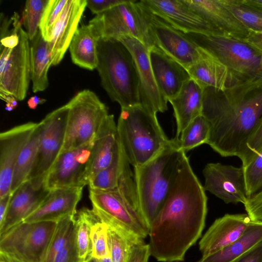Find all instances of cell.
<instances>
[{
	"mask_svg": "<svg viewBox=\"0 0 262 262\" xmlns=\"http://www.w3.org/2000/svg\"><path fill=\"white\" fill-rule=\"evenodd\" d=\"M207 198L185 154L171 191L149 225L151 255L162 262L183 261L205 226Z\"/></svg>",
	"mask_w": 262,
	"mask_h": 262,
	"instance_id": "cell-1",
	"label": "cell"
},
{
	"mask_svg": "<svg viewBox=\"0 0 262 262\" xmlns=\"http://www.w3.org/2000/svg\"><path fill=\"white\" fill-rule=\"evenodd\" d=\"M203 89L202 115L210 125L207 144L223 157L241 159L262 116V83H244L224 92Z\"/></svg>",
	"mask_w": 262,
	"mask_h": 262,
	"instance_id": "cell-2",
	"label": "cell"
},
{
	"mask_svg": "<svg viewBox=\"0 0 262 262\" xmlns=\"http://www.w3.org/2000/svg\"><path fill=\"white\" fill-rule=\"evenodd\" d=\"M185 154L171 139L155 157L134 167L139 209L149 226L167 199Z\"/></svg>",
	"mask_w": 262,
	"mask_h": 262,
	"instance_id": "cell-3",
	"label": "cell"
},
{
	"mask_svg": "<svg viewBox=\"0 0 262 262\" xmlns=\"http://www.w3.org/2000/svg\"><path fill=\"white\" fill-rule=\"evenodd\" d=\"M97 51L96 69L110 99L121 108L140 104L138 70L128 48L116 38H100Z\"/></svg>",
	"mask_w": 262,
	"mask_h": 262,
	"instance_id": "cell-4",
	"label": "cell"
},
{
	"mask_svg": "<svg viewBox=\"0 0 262 262\" xmlns=\"http://www.w3.org/2000/svg\"><path fill=\"white\" fill-rule=\"evenodd\" d=\"M120 147L130 165L142 166L171 142L153 114L141 104L121 108L117 125Z\"/></svg>",
	"mask_w": 262,
	"mask_h": 262,
	"instance_id": "cell-5",
	"label": "cell"
},
{
	"mask_svg": "<svg viewBox=\"0 0 262 262\" xmlns=\"http://www.w3.org/2000/svg\"><path fill=\"white\" fill-rule=\"evenodd\" d=\"M184 33L216 56L241 82L262 83V52L246 42L225 36Z\"/></svg>",
	"mask_w": 262,
	"mask_h": 262,
	"instance_id": "cell-6",
	"label": "cell"
},
{
	"mask_svg": "<svg viewBox=\"0 0 262 262\" xmlns=\"http://www.w3.org/2000/svg\"><path fill=\"white\" fill-rule=\"evenodd\" d=\"M90 199L98 219L132 242L148 235L149 226L139 210L117 189H90Z\"/></svg>",
	"mask_w": 262,
	"mask_h": 262,
	"instance_id": "cell-7",
	"label": "cell"
},
{
	"mask_svg": "<svg viewBox=\"0 0 262 262\" xmlns=\"http://www.w3.org/2000/svg\"><path fill=\"white\" fill-rule=\"evenodd\" d=\"M150 14L139 1H125L89 21L98 39L129 36L148 49L155 46L149 33Z\"/></svg>",
	"mask_w": 262,
	"mask_h": 262,
	"instance_id": "cell-8",
	"label": "cell"
},
{
	"mask_svg": "<svg viewBox=\"0 0 262 262\" xmlns=\"http://www.w3.org/2000/svg\"><path fill=\"white\" fill-rule=\"evenodd\" d=\"M68 116L64 143L61 151L92 142L102 123L109 115L106 106L93 92L84 90L68 103Z\"/></svg>",
	"mask_w": 262,
	"mask_h": 262,
	"instance_id": "cell-9",
	"label": "cell"
},
{
	"mask_svg": "<svg viewBox=\"0 0 262 262\" xmlns=\"http://www.w3.org/2000/svg\"><path fill=\"white\" fill-rule=\"evenodd\" d=\"M55 222H22L0 235V253L20 262H43Z\"/></svg>",
	"mask_w": 262,
	"mask_h": 262,
	"instance_id": "cell-10",
	"label": "cell"
},
{
	"mask_svg": "<svg viewBox=\"0 0 262 262\" xmlns=\"http://www.w3.org/2000/svg\"><path fill=\"white\" fill-rule=\"evenodd\" d=\"M17 32L19 40L15 47L1 46L0 94L11 95L20 101L26 97L31 79L30 41L19 20Z\"/></svg>",
	"mask_w": 262,
	"mask_h": 262,
	"instance_id": "cell-11",
	"label": "cell"
},
{
	"mask_svg": "<svg viewBox=\"0 0 262 262\" xmlns=\"http://www.w3.org/2000/svg\"><path fill=\"white\" fill-rule=\"evenodd\" d=\"M69 106L65 104L48 114L38 123L37 152L28 180L43 181L60 154L64 141Z\"/></svg>",
	"mask_w": 262,
	"mask_h": 262,
	"instance_id": "cell-12",
	"label": "cell"
},
{
	"mask_svg": "<svg viewBox=\"0 0 262 262\" xmlns=\"http://www.w3.org/2000/svg\"><path fill=\"white\" fill-rule=\"evenodd\" d=\"M93 141L72 149L60 151L43 184L52 190L60 188L83 187L91 174Z\"/></svg>",
	"mask_w": 262,
	"mask_h": 262,
	"instance_id": "cell-13",
	"label": "cell"
},
{
	"mask_svg": "<svg viewBox=\"0 0 262 262\" xmlns=\"http://www.w3.org/2000/svg\"><path fill=\"white\" fill-rule=\"evenodd\" d=\"M139 3L151 14L184 33L224 36L181 0H142Z\"/></svg>",
	"mask_w": 262,
	"mask_h": 262,
	"instance_id": "cell-14",
	"label": "cell"
},
{
	"mask_svg": "<svg viewBox=\"0 0 262 262\" xmlns=\"http://www.w3.org/2000/svg\"><path fill=\"white\" fill-rule=\"evenodd\" d=\"M204 188L222 200L225 203H242L248 197L243 167L220 163H210L203 170Z\"/></svg>",
	"mask_w": 262,
	"mask_h": 262,
	"instance_id": "cell-15",
	"label": "cell"
},
{
	"mask_svg": "<svg viewBox=\"0 0 262 262\" xmlns=\"http://www.w3.org/2000/svg\"><path fill=\"white\" fill-rule=\"evenodd\" d=\"M131 52L136 62L139 79L140 104L156 114L167 110V101L160 92L151 69L148 49L136 38L127 35L117 38Z\"/></svg>",
	"mask_w": 262,
	"mask_h": 262,
	"instance_id": "cell-16",
	"label": "cell"
},
{
	"mask_svg": "<svg viewBox=\"0 0 262 262\" xmlns=\"http://www.w3.org/2000/svg\"><path fill=\"white\" fill-rule=\"evenodd\" d=\"M149 13V33L155 46L187 69L198 59L199 47L184 32Z\"/></svg>",
	"mask_w": 262,
	"mask_h": 262,
	"instance_id": "cell-17",
	"label": "cell"
},
{
	"mask_svg": "<svg viewBox=\"0 0 262 262\" xmlns=\"http://www.w3.org/2000/svg\"><path fill=\"white\" fill-rule=\"evenodd\" d=\"M38 123L28 122L0 134V198L10 194L18 158Z\"/></svg>",
	"mask_w": 262,
	"mask_h": 262,
	"instance_id": "cell-18",
	"label": "cell"
},
{
	"mask_svg": "<svg viewBox=\"0 0 262 262\" xmlns=\"http://www.w3.org/2000/svg\"><path fill=\"white\" fill-rule=\"evenodd\" d=\"M51 190L43 181L27 180L12 193L5 217L0 224V235L23 222L42 204Z\"/></svg>",
	"mask_w": 262,
	"mask_h": 262,
	"instance_id": "cell-19",
	"label": "cell"
},
{
	"mask_svg": "<svg viewBox=\"0 0 262 262\" xmlns=\"http://www.w3.org/2000/svg\"><path fill=\"white\" fill-rule=\"evenodd\" d=\"M86 7V0H68L52 31L48 48L52 65L58 64L69 48Z\"/></svg>",
	"mask_w": 262,
	"mask_h": 262,
	"instance_id": "cell-20",
	"label": "cell"
},
{
	"mask_svg": "<svg viewBox=\"0 0 262 262\" xmlns=\"http://www.w3.org/2000/svg\"><path fill=\"white\" fill-rule=\"evenodd\" d=\"M199 50L198 59L187 70L190 78L201 88L224 92L244 83L212 53L200 47Z\"/></svg>",
	"mask_w": 262,
	"mask_h": 262,
	"instance_id": "cell-21",
	"label": "cell"
},
{
	"mask_svg": "<svg viewBox=\"0 0 262 262\" xmlns=\"http://www.w3.org/2000/svg\"><path fill=\"white\" fill-rule=\"evenodd\" d=\"M224 36L245 41L249 30L222 3L221 0H181Z\"/></svg>",
	"mask_w": 262,
	"mask_h": 262,
	"instance_id": "cell-22",
	"label": "cell"
},
{
	"mask_svg": "<svg viewBox=\"0 0 262 262\" xmlns=\"http://www.w3.org/2000/svg\"><path fill=\"white\" fill-rule=\"evenodd\" d=\"M148 55L158 88L168 102L178 94L190 75L184 67L156 46L148 49Z\"/></svg>",
	"mask_w": 262,
	"mask_h": 262,
	"instance_id": "cell-23",
	"label": "cell"
},
{
	"mask_svg": "<svg viewBox=\"0 0 262 262\" xmlns=\"http://www.w3.org/2000/svg\"><path fill=\"white\" fill-rule=\"evenodd\" d=\"M251 221L247 214H226L215 220L200 241L202 256L217 252L235 242Z\"/></svg>",
	"mask_w": 262,
	"mask_h": 262,
	"instance_id": "cell-24",
	"label": "cell"
},
{
	"mask_svg": "<svg viewBox=\"0 0 262 262\" xmlns=\"http://www.w3.org/2000/svg\"><path fill=\"white\" fill-rule=\"evenodd\" d=\"M82 187L60 188L50 191L40 206L23 222L59 221L75 215L82 196Z\"/></svg>",
	"mask_w": 262,
	"mask_h": 262,
	"instance_id": "cell-25",
	"label": "cell"
},
{
	"mask_svg": "<svg viewBox=\"0 0 262 262\" xmlns=\"http://www.w3.org/2000/svg\"><path fill=\"white\" fill-rule=\"evenodd\" d=\"M203 99V88L190 78L183 84L178 94L168 101L172 106L177 123L174 139H178L189 123L202 115Z\"/></svg>",
	"mask_w": 262,
	"mask_h": 262,
	"instance_id": "cell-26",
	"label": "cell"
},
{
	"mask_svg": "<svg viewBox=\"0 0 262 262\" xmlns=\"http://www.w3.org/2000/svg\"><path fill=\"white\" fill-rule=\"evenodd\" d=\"M93 142L91 179L107 167L113 159L118 136L117 125L113 115H108L105 119Z\"/></svg>",
	"mask_w": 262,
	"mask_h": 262,
	"instance_id": "cell-27",
	"label": "cell"
},
{
	"mask_svg": "<svg viewBox=\"0 0 262 262\" xmlns=\"http://www.w3.org/2000/svg\"><path fill=\"white\" fill-rule=\"evenodd\" d=\"M98 40L90 24L78 28L69 46L73 62L89 70L96 69Z\"/></svg>",
	"mask_w": 262,
	"mask_h": 262,
	"instance_id": "cell-28",
	"label": "cell"
},
{
	"mask_svg": "<svg viewBox=\"0 0 262 262\" xmlns=\"http://www.w3.org/2000/svg\"><path fill=\"white\" fill-rule=\"evenodd\" d=\"M261 242L262 222L252 221L239 238L197 262H233Z\"/></svg>",
	"mask_w": 262,
	"mask_h": 262,
	"instance_id": "cell-29",
	"label": "cell"
},
{
	"mask_svg": "<svg viewBox=\"0 0 262 262\" xmlns=\"http://www.w3.org/2000/svg\"><path fill=\"white\" fill-rule=\"evenodd\" d=\"M31 80L34 93L43 91L49 85L48 70L52 65L48 42L39 30L30 40Z\"/></svg>",
	"mask_w": 262,
	"mask_h": 262,
	"instance_id": "cell-30",
	"label": "cell"
},
{
	"mask_svg": "<svg viewBox=\"0 0 262 262\" xmlns=\"http://www.w3.org/2000/svg\"><path fill=\"white\" fill-rule=\"evenodd\" d=\"M129 166L118 140L112 162L91 179L89 184L90 189L110 190L117 189L123 173Z\"/></svg>",
	"mask_w": 262,
	"mask_h": 262,
	"instance_id": "cell-31",
	"label": "cell"
},
{
	"mask_svg": "<svg viewBox=\"0 0 262 262\" xmlns=\"http://www.w3.org/2000/svg\"><path fill=\"white\" fill-rule=\"evenodd\" d=\"M39 138V128L38 123L17 161L12 177L11 194L28 180L37 152Z\"/></svg>",
	"mask_w": 262,
	"mask_h": 262,
	"instance_id": "cell-32",
	"label": "cell"
},
{
	"mask_svg": "<svg viewBox=\"0 0 262 262\" xmlns=\"http://www.w3.org/2000/svg\"><path fill=\"white\" fill-rule=\"evenodd\" d=\"M97 219L98 217L92 209L82 208L75 214V239L79 256L82 262H85L92 257L91 230Z\"/></svg>",
	"mask_w": 262,
	"mask_h": 262,
	"instance_id": "cell-33",
	"label": "cell"
},
{
	"mask_svg": "<svg viewBox=\"0 0 262 262\" xmlns=\"http://www.w3.org/2000/svg\"><path fill=\"white\" fill-rule=\"evenodd\" d=\"M210 135V125L207 119L201 115L184 128L178 139L173 138L178 148L184 152L206 143Z\"/></svg>",
	"mask_w": 262,
	"mask_h": 262,
	"instance_id": "cell-34",
	"label": "cell"
},
{
	"mask_svg": "<svg viewBox=\"0 0 262 262\" xmlns=\"http://www.w3.org/2000/svg\"><path fill=\"white\" fill-rule=\"evenodd\" d=\"M75 215L57 222L43 262H53L57 254L68 243L75 232Z\"/></svg>",
	"mask_w": 262,
	"mask_h": 262,
	"instance_id": "cell-35",
	"label": "cell"
},
{
	"mask_svg": "<svg viewBox=\"0 0 262 262\" xmlns=\"http://www.w3.org/2000/svg\"><path fill=\"white\" fill-rule=\"evenodd\" d=\"M250 32L262 33V14L244 5L241 0H221Z\"/></svg>",
	"mask_w": 262,
	"mask_h": 262,
	"instance_id": "cell-36",
	"label": "cell"
},
{
	"mask_svg": "<svg viewBox=\"0 0 262 262\" xmlns=\"http://www.w3.org/2000/svg\"><path fill=\"white\" fill-rule=\"evenodd\" d=\"M49 0H28L23 14L24 26L30 41L39 30L40 22Z\"/></svg>",
	"mask_w": 262,
	"mask_h": 262,
	"instance_id": "cell-37",
	"label": "cell"
},
{
	"mask_svg": "<svg viewBox=\"0 0 262 262\" xmlns=\"http://www.w3.org/2000/svg\"><path fill=\"white\" fill-rule=\"evenodd\" d=\"M242 167L249 198L262 190V147L250 161Z\"/></svg>",
	"mask_w": 262,
	"mask_h": 262,
	"instance_id": "cell-38",
	"label": "cell"
},
{
	"mask_svg": "<svg viewBox=\"0 0 262 262\" xmlns=\"http://www.w3.org/2000/svg\"><path fill=\"white\" fill-rule=\"evenodd\" d=\"M108 230V226L98 217L91 227L92 256L97 259L110 255Z\"/></svg>",
	"mask_w": 262,
	"mask_h": 262,
	"instance_id": "cell-39",
	"label": "cell"
},
{
	"mask_svg": "<svg viewBox=\"0 0 262 262\" xmlns=\"http://www.w3.org/2000/svg\"><path fill=\"white\" fill-rule=\"evenodd\" d=\"M67 2L68 0L48 1L39 27L43 38L47 42L50 39L53 27Z\"/></svg>",
	"mask_w": 262,
	"mask_h": 262,
	"instance_id": "cell-40",
	"label": "cell"
},
{
	"mask_svg": "<svg viewBox=\"0 0 262 262\" xmlns=\"http://www.w3.org/2000/svg\"><path fill=\"white\" fill-rule=\"evenodd\" d=\"M108 234L112 262H127L132 246L135 243L110 227Z\"/></svg>",
	"mask_w": 262,
	"mask_h": 262,
	"instance_id": "cell-41",
	"label": "cell"
},
{
	"mask_svg": "<svg viewBox=\"0 0 262 262\" xmlns=\"http://www.w3.org/2000/svg\"><path fill=\"white\" fill-rule=\"evenodd\" d=\"M262 147V116L249 138L241 160L242 166L247 164Z\"/></svg>",
	"mask_w": 262,
	"mask_h": 262,
	"instance_id": "cell-42",
	"label": "cell"
},
{
	"mask_svg": "<svg viewBox=\"0 0 262 262\" xmlns=\"http://www.w3.org/2000/svg\"><path fill=\"white\" fill-rule=\"evenodd\" d=\"M53 262H82L75 239V231L64 248L55 257Z\"/></svg>",
	"mask_w": 262,
	"mask_h": 262,
	"instance_id": "cell-43",
	"label": "cell"
},
{
	"mask_svg": "<svg viewBox=\"0 0 262 262\" xmlns=\"http://www.w3.org/2000/svg\"><path fill=\"white\" fill-rule=\"evenodd\" d=\"M244 205L252 221L262 222V190L249 198Z\"/></svg>",
	"mask_w": 262,
	"mask_h": 262,
	"instance_id": "cell-44",
	"label": "cell"
},
{
	"mask_svg": "<svg viewBox=\"0 0 262 262\" xmlns=\"http://www.w3.org/2000/svg\"><path fill=\"white\" fill-rule=\"evenodd\" d=\"M150 255L149 245L141 241L132 245L127 262H148Z\"/></svg>",
	"mask_w": 262,
	"mask_h": 262,
	"instance_id": "cell-45",
	"label": "cell"
},
{
	"mask_svg": "<svg viewBox=\"0 0 262 262\" xmlns=\"http://www.w3.org/2000/svg\"><path fill=\"white\" fill-rule=\"evenodd\" d=\"M125 1L122 0H86V7L92 13L96 15L117 5L123 3Z\"/></svg>",
	"mask_w": 262,
	"mask_h": 262,
	"instance_id": "cell-46",
	"label": "cell"
},
{
	"mask_svg": "<svg viewBox=\"0 0 262 262\" xmlns=\"http://www.w3.org/2000/svg\"><path fill=\"white\" fill-rule=\"evenodd\" d=\"M233 262H262V242Z\"/></svg>",
	"mask_w": 262,
	"mask_h": 262,
	"instance_id": "cell-47",
	"label": "cell"
},
{
	"mask_svg": "<svg viewBox=\"0 0 262 262\" xmlns=\"http://www.w3.org/2000/svg\"><path fill=\"white\" fill-rule=\"evenodd\" d=\"M245 42L256 50L262 52V33L250 32Z\"/></svg>",
	"mask_w": 262,
	"mask_h": 262,
	"instance_id": "cell-48",
	"label": "cell"
},
{
	"mask_svg": "<svg viewBox=\"0 0 262 262\" xmlns=\"http://www.w3.org/2000/svg\"><path fill=\"white\" fill-rule=\"evenodd\" d=\"M11 197L10 193L0 198V224L5 217Z\"/></svg>",
	"mask_w": 262,
	"mask_h": 262,
	"instance_id": "cell-49",
	"label": "cell"
},
{
	"mask_svg": "<svg viewBox=\"0 0 262 262\" xmlns=\"http://www.w3.org/2000/svg\"><path fill=\"white\" fill-rule=\"evenodd\" d=\"M247 6L262 14V0H241Z\"/></svg>",
	"mask_w": 262,
	"mask_h": 262,
	"instance_id": "cell-50",
	"label": "cell"
},
{
	"mask_svg": "<svg viewBox=\"0 0 262 262\" xmlns=\"http://www.w3.org/2000/svg\"><path fill=\"white\" fill-rule=\"evenodd\" d=\"M46 101L43 98L34 96L30 97L27 101L29 107L32 110H35L39 104H43Z\"/></svg>",
	"mask_w": 262,
	"mask_h": 262,
	"instance_id": "cell-51",
	"label": "cell"
},
{
	"mask_svg": "<svg viewBox=\"0 0 262 262\" xmlns=\"http://www.w3.org/2000/svg\"><path fill=\"white\" fill-rule=\"evenodd\" d=\"M1 99L7 104L11 105L14 108L17 106V100L12 95L6 94H0Z\"/></svg>",
	"mask_w": 262,
	"mask_h": 262,
	"instance_id": "cell-52",
	"label": "cell"
},
{
	"mask_svg": "<svg viewBox=\"0 0 262 262\" xmlns=\"http://www.w3.org/2000/svg\"><path fill=\"white\" fill-rule=\"evenodd\" d=\"M1 257L3 258L6 262H20L7 255L0 253Z\"/></svg>",
	"mask_w": 262,
	"mask_h": 262,
	"instance_id": "cell-53",
	"label": "cell"
},
{
	"mask_svg": "<svg viewBox=\"0 0 262 262\" xmlns=\"http://www.w3.org/2000/svg\"><path fill=\"white\" fill-rule=\"evenodd\" d=\"M98 262H112L111 255L103 258L97 259Z\"/></svg>",
	"mask_w": 262,
	"mask_h": 262,
	"instance_id": "cell-54",
	"label": "cell"
},
{
	"mask_svg": "<svg viewBox=\"0 0 262 262\" xmlns=\"http://www.w3.org/2000/svg\"><path fill=\"white\" fill-rule=\"evenodd\" d=\"M85 262H98V260L97 259H96L93 257H91L88 260H87Z\"/></svg>",
	"mask_w": 262,
	"mask_h": 262,
	"instance_id": "cell-55",
	"label": "cell"
}]
</instances>
